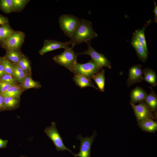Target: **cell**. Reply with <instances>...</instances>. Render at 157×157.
<instances>
[{
	"label": "cell",
	"mask_w": 157,
	"mask_h": 157,
	"mask_svg": "<svg viewBox=\"0 0 157 157\" xmlns=\"http://www.w3.org/2000/svg\"><path fill=\"white\" fill-rule=\"evenodd\" d=\"M98 36L93 29L91 22L81 19L69 41L71 45L74 46L83 42L86 43Z\"/></svg>",
	"instance_id": "obj_1"
},
{
	"label": "cell",
	"mask_w": 157,
	"mask_h": 157,
	"mask_svg": "<svg viewBox=\"0 0 157 157\" xmlns=\"http://www.w3.org/2000/svg\"><path fill=\"white\" fill-rule=\"evenodd\" d=\"M102 69L91 60L85 63L77 61L69 70L74 74L81 75L91 79L93 75Z\"/></svg>",
	"instance_id": "obj_2"
},
{
	"label": "cell",
	"mask_w": 157,
	"mask_h": 157,
	"mask_svg": "<svg viewBox=\"0 0 157 157\" xmlns=\"http://www.w3.org/2000/svg\"><path fill=\"white\" fill-rule=\"evenodd\" d=\"M80 21L78 18L73 15L63 14L59 18L60 28L66 36L70 38Z\"/></svg>",
	"instance_id": "obj_3"
},
{
	"label": "cell",
	"mask_w": 157,
	"mask_h": 157,
	"mask_svg": "<svg viewBox=\"0 0 157 157\" xmlns=\"http://www.w3.org/2000/svg\"><path fill=\"white\" fill-rule=\"evenodd\" d=\"M44 132L52 141L58 151L67 150L72 153L75 157H77V154H74L65 145L63 139L57 129L55 122H52L49 126H47L45 128Z\"/></svg>",
	"instance_id": "obj_4"
},
{
	"label": "cell",
	"mask_w": 157,
	"mask_h": 157,
	"mask_svg": "<svg viewBox=\"0 0 157 157\" xmlns=\"http://www.w3.org/2000/svg\"><path fill=\"white\" fill-rule=\"evenodd\" d=\"M74 47L72 45L61 54L54 56L53 60L57 64L69 70L77 61V55L73 50Z\"/></svg>",
	"instance_id": "obj_5"
},
{
	"label": "cell",
	"mask_w": 157,
	"mask_h": 157,
	"mask_svg": "<svg viewBox=\"0 0 157 157\" xmlns=\"http://www.w3.org/2000/svg\"><path fill=\"white\" fill-rule=\"evenodd\" d=\"M25 33L21 31L14 32L4 42L1 46L6 51L19 50L24 41Z\"/></svg>",
	"instance_id": "obj_6"
},
{
	"label": "cell",
	"mask_w": 157,
	"mask_h": 157,
	"mask_svg": "<svg viewBox=\"0 0 157 157\" xmlns=\"http://www.w3.org/2000/svg\"><path fill=\"white\" fill-rule=\"evenodd\" d=\"M86 43L88 45L87 49L81 53H76L77 55H88L91 57V60L99 67L101 68L106 67L110 69L111 68L110 62L104 55L97 51L92 47L90 42Z\"/></svg>",
	"instance_id": "obj_7"
},
{
	"label": "cell",
	"mask_w": 157,
	"mask_h": 157,
	"mask_svg": "<svg viewBox=\"0 0 157 157\" xmlns=\"http://www.w3.org/2000/svg\"><path fill=\"white\" fill-rule=\"evenodd\" d=\"M96 136L94 132L90 137H83L80 134L77 138L80 141V151L76 157H91V148L94 139Z\"/></svg>",
	"instance_id": "obj_8"
},
{
	"label": "cell",
	"mask_w": 157,
	"mask_h": 157,
	"mask_svg": "<svg viewBox=\"0 0 157 157\" xmlns=\"http://www.w3.org/2000/svg\"><path fill=\"white\" fill-rule=\"evenodd\" d=\"M137 120L139 122L148 119H153L154 115L152 111L147 106L144 101L137 105L131 104Z\"/></svg>",
	"instance_id": "obj_9"
},
{
	"label": "cell",
	"mask_w": 157,
	"mask_h": 157,
	"mask_svg": "<svg viewBox=\"0 0 157 157\" xmlns=\"http://www.w3.org/2000/svg\"><path fill=\"white\" fill-rule=\"evenodd\" d=\"M71 45L69 41L63 42L56 40H44L43 47L39 51L40 55L58 49L63 48L67 49Z\"/></svg>",
	"instance_id": "obj_10"
},
{
	"label": "cell",
	"mask_w": 157,
	"mask_h": 157,
	"mask_svg": "<svg viewBox=\"0 0 157 157\" xmlns=\"http://www.w3.org/2000/svg\"><path fill=\"white\" fill-rule=\"evenodd\" d=\"M143 80L142 66L140 64L134 65L129 69L126 84L128 87L141 82Z\"/></svg>",
	"instance_id": "obj_11"
},
{
	"label": "cell",
	"mask_w": 157,
	"mask_h": 157,
	"mask_svg": "<svg viewBox=\"0 0 157 157\" xmlns=\"http://www.w3.org/2000/svg\"><path fill=\"white\" fill-rule=\"evenodd\" d=\"M147 95V92L143 88L139 86L135 87L131 92V104H135L144 101Z\"/></svg>",
	"instance_id": "obj_12"
},
{
	"label": "cell",
	"mask_w": 157,
	"mask_h": 157,
	"mask_svg": "<svg viewBox=\"0 0 157 157\" xmlns=\"http://www.w3.org/2000/svg\"><path fill=\"white\" fill-rule=\"evenodd\" d=\"M131 44L135 50L139 59L143 62H145L149 55L148 51L146 50L133 36L132 37Z\"/></svg>",
	"instance_id": "obj_13"
},
{
	"label": "cell",
	"mask_w": 157,
	"mask_h": 157,
	"mask_svg": "<svg viewBox=\"0 0 157 157\" xmlns=\"http://www.w3.org/2000/svg\"><path fill=\"white\" fill-rule=\"evenodd\" d=\"M73 79L76 84L81 88L91 87L96 90L98 89L94 85L91 79L84 76L78 74H74Z\"/></svg>",
	"instance_id": "obj_14"
},
{
	"label": "cell",
	"mask_w": 157,
	"mask_h": 157,
	"mask_svg": "<svg viewBox=\"0 0 157 157\" xmlns=\"http://www.w3.org/2000/svg\"><path fill=\"white\" fill-rule=\"evenodd\" d=\"M143 80L150 84L153 87L157 85V75L156 73L149 68L142 69Z\"/></svg>",
	"instance_id": "obj_15"
},
{
	"label": "cell",
	"mask_w": 157,
	"mask_h": 157,
	"mask_svg": "<svg viewBox=\"0 0 157 157\" xmlns=\"http://www.w3.org/2000/svg\"><path fill=\"white\" fill-rule=\"evenodd\" d=\"M150 92L147 94L144 102L152 111H156L157 108V96L151 87H150Z\"/></svg>",
	"instance_id": "obj_16"
},
{
	"label": "cell",
	"mask_w": 157,
	"mask_h": 157,
	"mask_svg": "<svg viewBox=\"0 0 157 157\" xmlns=\"http://www.w3.org/2000/svg\"><path fill=\"white\" fill-rule=\"evenodd\" d=\"M151 22V21L149 20L145 26H143L141 29H138L136 30L133 33V36L136 38L139 43L147 51L148 50L145 36L144 32L146 28Z\"/></svg>",
	"instance_id": "obj_17"
},
{
	"label": "cell",
	"mask_w": 157,
	"mask_h": 157,
	"mask_svg": "<svg viewBox=\"0 0 157 157\" xmlns=\"http://www.w3.org/2000/svg\"><path fill=\"white\" fill-rule=\"evenodd\" d=\"M4 110H11L17 108L20 101V97H4Z\"/></svg>",
	"instance_id": "obj_18"
},
{
	"label": "cell",
	"mask_w": 157,
	"mask_h": 157,
	"mask_svg": "<svg viewBox=\"0 0 157 157\" xmlns=\"http://www.w3.org/2000/svg\"><path fill=\"white\" fill-rule=\"evenodd\" d=\"M105 70L102 69L101 71L93 75L92 77L97 84L99 91H104L105 85Z\"/></svg>",
	"instance_id": "obj_19"
},
{
	"label": "cell",
	"mask_w": 157,
	"mask_h": 157,
	"mask_svg": "<svg viewBox=\"0 0 157 157\" xmlns=\"http://www.w3.org/2000/svg\"><path fill=\"white\" fill-rule=\"evenodd\" d=\"M6 51V53L4 57L12 64H17L24 55L20 50Z\"/></svg>",
	"instance_id": "obj_20"
},
{
	"label": "cell",
	"mask_w": 157,
	"mask_h": 157,
	"mask_svg": "<svg viewBox=\"0 0 157 157\" xmlns=\"http://www.w3.org/2000/svg\"><path fill=\"white\" fill-rule=\"evenodd\" d=\"M138 125L142 130L146 131L154 132L157 129V122L151 119L139 122Z\"/></svg>",
	"instance_id": "obj_21"
},
{
	"label": "cell",
	"mask_w": 157,
	"mask_h": 157,
	"mask_svg": "<svg viewBox=\"0 0 157 157\" xmlns=\"http://www.w3.org/2000/svg\"><path fill=\"white\" fill-rule=\"evenodd\" d=\"M20 86L23 89H28L32 88H39L42 87L38 82L33 80L31 75H27Z\"/></svg>",
	"instance_id": "obj_22"
},
{
	"label": "cell",
	"mask_w": 157,
	"mask_h": 157,
	"mask_svg": "<svg viewBox=\"0 0 157 157\" xmlns=\"http://www.w3.org/2000/svg\"><path fill=\"white\" fill-rule=\"evenodd\" d=\"M12 64L13 68V76L17 82L21 83L27 75L17 64Z\"/></svg>",
	"instance_id": "obj_23"
},
{
	"label": "cell",
	"mask_w": 157,
	"mask_h": 157,
	"mask_svg": "<svg viewBox=\"0 0 157 157\" xmlns=\"http://www.w3.org/2000/svg\"><path fill=\"white\" fill-rule=\"evenodd\" d=\"M23 90L24 89L21 86L15 85L11 87L6 91L1 94L3 97H20Z\"/></svg>",
	"instance_id": "obj_24"
},
{
	"label": "cell",
	"mask_w": 157,
	"mask_h": 157,
	"mask_svg": "<svg viewBox=\"0 0 157 157\" xmlns=\"http://www.w3.org/2000/svg\"><path fill=\"white\" fill-rule=\"evenodd\" d=\"M9 24H6L0 26V42L5 41L14 31Z\"/></svg>",
	"instance_id": "obj_25"
},
{
	"label": "cell",
	"mask_w": 157,
	"mask_h": 157,
	"mask_svg": "<svg viewBox=\"0 0 157 157\" xmlns=\"http://www.w3.org/2000/svg\"><path fill=\"white\" fill-rule=\"evenodd\" d=\"M27 75H31V67L30 62L24 55L17 64Z\"/></svg>",
	"instance_id": "obj_26"
},
{
	"label": "cell",
	"mask_w": 157,
	"mask_h": 157,
	"mask_svg": "<svg viewBox=\"0 0 157 157\" xmlns=\"http://www.w3.org/2000/svg\"><path fill=\"white\" fill-rule=\"evenodd\" d=\"M0 8L6 13L13 12L12 0H0Z\"/></svg>",
	"instance_id": "obj_27"
},
{
	"label": "cell",
	"mask_w": 157,
	"mask_h": 157,
	"mask_svg": "<svg viewBox=\"0 0 157 157\" xmlns=\"http://www.w3.org/2000/svg\"><path fill=\"white\" fill-rule=\"evenodd\" d=\"M29 1L28 0H12L13 12H19L22 10Z\"/></svg>",
	"instance_id": "obj_28"
},
{
	"label": "cell",
	"mask_w": 157,
	"mask_h": 157,
	"mask_svg": "<svg viewBox=\"0 0 157 157\" xmlns=\"http://www.w3.org/2000/svg\"><path fill=\"white\" fill-rule=\"evenodd\" d=\"M2 62L5 74L13 75V68L12 64L4 57Z\"/></svg>",
	"instance_id": "obj_29"
},
{
	"label": "cell",
	"mask_w": 157,
	"mask_h": 157,
	"mask_svg": "<svg viewBox=\"0 0 157 157\" xmlns=\"http://www.w3.org/2000/svg\"><path fill=\"white\" fill-rule=\"evenodd\" d=\"M0 81L15 85H17V82L13 76L10 74H5L0 78Z\"/></svg>",
	"instance_id": "obj_30"
},
{
	"label": "cell",
	"mask_w": 157,
	"mask_h": 157,
	"mask_svg": "<svg viewBox=\"0 0 157 157\" xmlns=\"http://www.w3.org/2000/svg\"><path fill=\"white\" fill-rule=\"evenodd\" d=\"M14 85H15L0 81V94L4 92L10 87Z\"/></svg>",
	"instance_id": "obj_31"
},
{
	"label": "cell",
	"mask_w": 157,
	"mask_h": 157,
	"mask_svg": "<svg viewBox=\"0 0 157 157\" xmlns=\"http://www.w3.org/2000/svg\"><path fill=\"white\" fill-rule=\"evenodd\" d=\"M8 23L9 21L7 18L0 15V26Z\"/></svg>",
	"instance_id": "obj_32"
},
{
	"label": "cell",
	"mask_w": 157,
	"mask_h": 157,
	"mask_svg": "<svg viewBox=\"0 0 157 157\" xmlns=\"http://www.w3.org/2000/svg\"><path fill=\"white\" fill-rule=\"evenodd\" d=\"M4 97L2 94H0V111L4 110Z\"/></svg>",
	"instance_id": "obj_33"
},
{
	"label": "cell",
	"mask_w": 157,
	"mask_h": 157,
	"mask_svg": "<svg viewBox=\"0 0 157 157\" xmlns=\"http://www.w3.org/2000/svg\"><path fill=\"white\" fill-rule=\"evenodd\" d=\"M8 141L3 140L0 138V148H5L7 145Z\"/></svg>",
	"instance_id": "obj_34"
},
{
	"label": "cell",
	"mask_w": 157,
	"mask_h": 157,
	"mask_svg": "<svg viewBox=\"0 0 157 157\" xmlns=\"http://www.w3.org/2000/svg\"><path fill=\"white\" fill-rule=\"evenodd\" d=\"M154 2V8L153 10V12L154 14V22L157 23V6L156 2L155 1Z\"/></svg>",
	"instance_id": "obj_35"
},
{
	"label": "cell",
	"mask_w": 157,
	"mask_h": 157,
	"mask_svg": "<svg viewBox=\"0 0 157 157\" xmlns=\"http://www.w3.org/2000/svg\"><path fill=\"white\" fill-rule=\"evenodd\" d=\"M5 74L2 62L0 64V78Z\"/></svg>",
	"instance_id": "obj_36"
},
{
	"label": "cell",
	"mask_w": 157,
	"mask_h": 157,
	"mask_svg": "<svg viewBox=\"0 0 157 157\" xmlns=\"http://www.w3.org/2000/svg\"><path fill=\"white\" fill-rule=\"evenodd\" d=\"M3 58L0 57V64L1 63L2 60H3Z\"/></svg>",
	"instance_id": "obj_37"
},
{
	"label": "cell",
	"mask_w": 157,
	"mask_h": 157,
	"mask_svg": "<svg viewBox=\"0 0 157 157\" xmlns=\"http://www.w3.org/2000/svg\"><path fill=\"white\" fill-rule=\"evenodd\" d=\"M20 157H27L25 156H21Z\"/></svg>",
	"instance_id": "obj_38"
},
{
	"label": "cell",
	"mask_w": 157,
	"mask_h": 157,
	"mask_svg": "<svg viewBox=\"0 0 157 157\" xmlns=\"http://www.w3.org/2000/svg\"></svg>",
	"instance_id": "obj_39"
}]
</instances>
